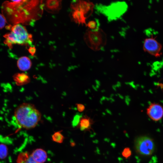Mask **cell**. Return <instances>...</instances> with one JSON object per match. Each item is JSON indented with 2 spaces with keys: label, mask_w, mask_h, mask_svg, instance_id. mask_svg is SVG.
Masks as SVG:
<instances>
[{
  "label": "cell",
  "mask_w": 163,
  "mask_h": 163,
  "mask_svg": "<svg viewBox=\"0 0 163 163\" xmlns=\"http://www.w3.org/2000/svg\"><path fill=\"white\" fill-rule=\"evenodd\" d=\"M8 149L7 145L5 144L0 143V159L6 158L8 154Z\"/></svg>",
  "instance_id": "obj_18"
},
{
  "label": "cell",
  "mask_w": 163,
  "mask_h": 163,
  "mask_svg": "<svg viewBox=\"0 0 163 163\" xmlns=\"http://www.w3.org/2000/svg\"><path fill=\"white\" fill-rule=\"evenodd\" d=\"M17 65L20 70L25 71L30 69L32 66V62L28 57L25 56H22L18 59Z\"/></svg>",
  "instance_id": "obj_13"
},
{
  "label": "cell",
  "mask_w": 163,
  "mask_h": 163,
  "mask_svg": "<svg viewBox=\"0 0 163 163\" xmlns=\"http://www.w3.org/2000/svg\"><path fill=\"white\" fill-rule=\"evenodd\" d=\"M76 105L77 109L79 112H82L85 109V107L83 104H77Z\"/></svg>",
  "instance_id": "obj_22"
},
{
  "label": "cell",
  "mask_w": 163,
  "mask_h": 163,
  "mask_svg": "<svg viewBox=\"0 0 163 163\" xmlns=\"http://www.w3.org/2000/svg\"><path fill=\"white\" fill-rule=\"evenodd\" d=\"M73 10H77L83 12L86 16L92 12L93 8L92 3L83 1H78L72 4Z\"/></svg>",
  "instance_id": "obj_8"
},
{
  "label": "cell",
  "mask_w": 163,
  "mask_h": 163,
  "mask_svg": "<svg viewBox=\"0 0 163 163\" xmlns=\"http://www.w3.org/2000/svg\"><path fill=\"white\" fill-rule=\"evenodd\" d=\"M103 12L110 20L120 17L126 11L127 5L124 2H117L103 7Z\"/></svg>",
  "instance_id": "obj_5"
},
{
  "label": "cell",
  "mask_w": 163,
  "mask_h": 163,
  "mask_svg": "<svg viewBox=\"0 0 163 163\" xmlns=\"http://www.w3.org/2000/svg\"><path fill=\"white\" fill-rule=\"evenodd\" d=\"M93 123V120L88 116L85 115L80 118L78 126L81 130L88 131L91 128Z\"/></svg>",
  "instance_id": "obj_12"
},
{
  "label": "cell",
  "mask_w": 163,
  "mask_h": 163,
  "mask_svg": "<svg viewBox=\"0 0 163 163\" xmlns=\"http://www.w3.org/2000/svg\"><path fill=\"white\" fill-rule=\"evenodd\" d=\"M29 52L32 55H33L35 54L36 52V48L34 47L31 46L29 50Z\"/></svg>",
  "instance_id": "obj_23"
},
{
  "label": "cell",
  "mask_w": 163,
  "mask_h": 163,
  "mask_svg": "<svg viewBox=\"0 0 163 163\" xmlns=\"http://www.w3.org/2000/svg\"><path fill=\"white\" fill-rule=\"evenodd\" d=\"M6 23V19L4 15L0 14V29H2Z\"/></svg>",
  "instance_id": "obj_21"
},
{
  "label": "cell",
  "mask_w": 163,
  "mask_h": 163,
  "mask_svg": "<svg viewBox=\"0 0 163 163\" xmlns=\"http://www.w3.org/2000/svg\"><path fill=\"white\" fill-rule=\"evenodd\" d=\"M146 113L148 117L152 120L158 121L163 117V107L158 103H152L147 108Z\"/></svg>",
  "instance_id": "obj_7"
},
{
  "label": "cell",
  "mask_w": 163,
  "mask_h": 163,
  "mask_svg": "<svg viewBox=\"0 0 163 163\" xmlns=\"http://www.w3.org/2000/svg\"><path fill=\"white\" fill-rule=\"evenodd\" d=\"M72 16L74 21L79 24H85L86 17L82 11L77 10H73Z\"/></svg>",
  "instance_id": "obj_15"
},
{
  "label": "cell",
  "mask_w": 163,
  "mask_h": 163,
  "mask_svg": "<svg viewBox=\"0 0 163 163\" xmlns=\"http://www.w3.org/2000/svg\"><path fill=\"white\" fill-rule=\"evenodd\" d=\"M13 77L14 80L18 86L26 85L29 83L30 80L29 75L23 72L15 73Z\"/></svg>",
  "instance_id": "obj_11"
},
{
  "label": "cell",
  "mask_w": 163,
  "mask_h": 163,
  "mask_svg": "<svg viewBox=\"0 0 163 163\" xmlns=\"http://www.w3.org/2000/svg\"><path fill=\"white\" fill-rule=\"evenodd\" d=\"M90 31L88 32V36L86 37L88 38L87 40L88 41V43H90L89 44L91 47L93 46V48L97 49L102 44L101 35L98 33V30Z\"/></svg>",
  "instance_id": "obj_9"
},
{
  "label": "cell",
  "mask_w": 163,
  "mask_h": 163,
  "mask_svg": "<svg viewBox=\"0 0 163 163\" xmlns=\"http://www.w3.org/2000/svg\"><path fill=\"white\" fill-rule=\"evenodd\" d=\"M14 116L19 127L29 129L37 126L41 119V114L34 104L24 103L15 109Z\"/></svg>",
  "instance_id": "obj_2"
},
{
  "label": "cell",
  "mask_w": 163,
  "mask_h": 163,
  "mask_svg": "<svg viewBox=\"0 0 163 163\" xmlns=\"http://www.w3.org/2000/svg\"><path fill=\"white\" fill-rule=\"evenodd\" d=\"M134 146L136 152L142 155H151L155 150V144L151 138L146 136H141L136 138Z\"/></svg>",
  "instance_id": "obj_4"
},
{
  "label": "cell",
  "mask_w": 163,
  "mask_h": 163,
  "mask_svg": "<svg viewBox=\"0 0 163 163\" xmlns=\"http://www.w3.org/2000/svg\"><path fill=\"white\" fill-rule=\"evenodd\" d=\"M31 155L37 163H44L46 160L47 155L46 152L43 149H37L33 152Z\"/></svg>",
  "instance_id": "obj_10"
},
{
  "label": "cell",
  "mask_w": 163,
  "mask_h": 163,
  "mask_svg": "<svg viewBox=\"0 0 163 163\" xmlns=\"http://www.w3.org/2000/svg\"><path fill=\"white\" fill-rule=\"evenodd\" d=\"M62 131L54 133L52 136V140L59 143H62L65 139L64 136L61 133Z\"/></svg>",
  "instance_id": "obj_17"
},
{
  "label": "cell",
  "mask_w": 163,
  "mask_h": 163,
  "mask_svg": "<svg viewBox=\"0 0 163 163\" xmlns=\"http://www.w3.org/2000/svg\"><path fill=\"white\" fill-rule=\"evenodd\" d=\"M38 0L11 1L8 2L18 23L32 22L39 18L43 10L42 3Z\"/></svg>",
  "instance_id": "obj_1"
},
{
  "label": "cell",
  "mask_w": 163,
  "mask_h": 163,
  "mask_svg": "<svg viewBox=\"0 0 163 163\" xmlns=\"http://www.w3.org/2000/svg\"><path fill=\"white\" fill-rule=\"evenodd\" d=\"M60 1L48 0L46 3V6L49 9L52 11L57 10L60 6Z\"/></svg>",
  "instance_id": "obj_16"
},
{
  "label": "cell",
  "mask_w": 163,
  "mask_h": 163,
  "mask_svg": "<svg viewBox=\"0 0 163 163\" xmlns=\"http://www.w3.org/2000/svg\"><path fill=\"white\" fill-rule=\"evenodd\" d=\"M16 163H37L34 159L31 154L27 152L20 153L18 156Z\"/></svg>",
  "instance_id": "obj_14"
},
{
  "label": "cell",
  "mask_w": 163,
  "mask_h": 163,
  "mask_svg": "<svg viewBox=\"0 0 163 163\" xmlns=\"http://www.w3.org/2000/svg\"><path fill=\"white\" fill-rule=\"evenodd\" d=\"M5 43L10 47L14 44H31L33 41L32 36L27 32L25 27L17 24L13 26L10 32L4 35Z\"/></svg>",
  "instance_id": "obj_3"
},
{
  "label": "cell",
  "mask_w": 163,
  "mask_h": 163,
  "mask_svg": "<svg viewBox=\"0 0 163 163\" xmlns=\"http://www.w3.org/2000/svg\"><path fill=\"white\" fill-rule=\"evenodd\" d=\"M155 38H146L143 45L144 51L156 57H159L161 55L162 46L156 39Z\"/></svg>",
  "instance_id": "obj_6"
},
{
  "label": "cell",
  "mask_w": 163,
  "mask_h": 163,
  "mask_svg": "<svg viewBox=\"0 0 163 163\" xmlns=\"http://www.w3.org/2000/svg\"><path fill=\"white\" fill-rule=\"evenodd\" d=\"M132 152L130 148L128 147L125 148L123 151L122 155L126 159L129 158L131 155Z\"/></svg>",
  "instance_id": "obj_20"
},
{
  "label": "cell",
  "mask_w": 163,
  "mask_h": 163,
  "mask_svg": "<svg viewBox=\"0 0 163 163\" xmlns=\"http://www.w3.org/2000/svg\"><path fill=\"white\" fill-rule=\"evenodd\" d=\"M98 23L96 20H91L89 21L86 25L92 31L98 30Z\"/></svg>",
  "instance_id": "obj_19"
}]
</instances>
